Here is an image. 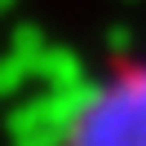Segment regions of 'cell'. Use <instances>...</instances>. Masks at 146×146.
<instances>
[{"label": "cell", "mask_w": 146, "mask_h": 146, "mask_svg": "<svg viewBox=\"0 0 146 146\" xmlns=\"http://www.w3.org/2000/svg\"><path fill=\"white\" fill-rule=\"evenodd\" d=\"M66 146H146V66L102 84L71 124Z\"/></svg>", "instance_id": "6da1fadb"}]
</instances>
